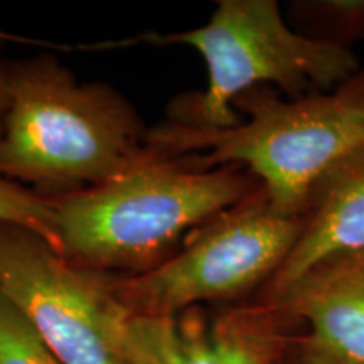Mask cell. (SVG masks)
Wrapping results in <instances>:
<instances>
[{"label": "cell", "mask_w": 364, "mask_h": 364, "mask_svg": "<svg viewBox=\"0 0 364 364\" xmlns=\"http://www.w3.org/2000/svg\"><path fill=\"white\" fill-rule=\"evenodd\" d=\"M0 46H2V41H0ZM7 78H9V63H4L2 59H0V134H2L4 120H6V113L9 107Z\"/></svg>", "instance_id": "cell-14"}, {"label": "cell", "mask_w": 364, "mask_h": 364, "mask_svg": "<svg viewBox=\"0 0 364 364\" xmlns=\"http://www.w3.org/2000/svg\"><path fill=\"white\" fill-rule=\"evenodd\" d=\"M0 223L31 230L59 253L56 208L53 199L43 198L33 189L4 177H0Z\"/></svg>", "instance_id": "cell-11"}, {"label": "cell", "mask_w": 364, "mask_h": 364, "mask_svg": "<svg viewBox=\"0 0 364 364\" xmlns=\"http://www.w3.org/2000/svg\"><path fill=\"white\" fill-rule=\"evenodd\" d=\"M241 122L231 129H193L164 122L147 144L184 156L198 169L238 166L257 177L273 211L304 216L314 191L364 145V66L338 88L287 98L260 86L235 100Z\"/></svg>", "instance_id": "cell-3"}, {"label": "cell", "mask_w": 364, "mask_h": 364, "mask_svg": "<svg viewBox=\"0 0 364 364\" xmlns=\"http://www.w3.org/2000/svg\"><path fill=\"white\" fill-rule=\"evenodd\" d=\"M358 250H364V145L314 191L302 231L262 299L275 302L311 268Z\"/></svg>", "instance_id": "cell-9"}, {"label": "cell", "mask_w": 364, "mask_h": 364, "mask_svg": "<svg viewBox=\"0 0 364 364\" xmlns=\"http://www.w3.org/2000/svg\"><path fill=\"white\" fill-rule=\"evenodd\" d=\"M0 364H61L39 332L0 294Z\"/></svg>", "instance_id": "cell-12"}, {"label": "cell", "mask_w": 364, "mask_h": 364, "mask_svg": "<svg viewBox=\"0 0 364 364\" xmlns=\"http://www.w3.org/2000/svg\"><path fill=\"white\" fill-rule=\"evenodd\" d=\"M295 322L260 299L216 309L194 306L171 316L127 317L124 364H280Z\"/></svg>", "instance_id": "cell-7"}, {"label": "cell", "mask_w": 364, "mask_h": 364, "mask_svg": "<svg viewBox=\"0 0 364 364\" xmlns=\"http://www.w3.org/2000/svg\"><path fill=\"white\" fill-rule=\"evenodd\" d=\"M275 304L307 324L316 351L336 364H364V250L318 263Z\"/></svg>", "instance_id": "cell-8"}, {"label": "cell", "mask_w": 364, "mask_h": 364, "mask_svg": "<svg viewBox=\"0 0 364 364\" xmlns=\"http://www.w3.org/2000/svg\"><path fill=\"white\" fill-rule=\"evenodd\" d=\"M260 189L243 167L198 169L184 156L149 147L115 179L53 199L59 255L88 270L140 275L169 260L196 228Z\"/></svg>", "instance_id": "cell-2"}, {"label": "cell", "mask_w": 364, "mask_h": 364, "mask_svg": "<svg viewBox=\"0 0 364 364\" xmlns=\"http://www.w3.org/2000/svg\"><path fill=\"white\" fill-rule=\"evenodd\" d=\"M289 16L299 34L318 43L351 49L364 39V0H299Z\"/></svg>", "instance_id": "cell-10"}, {"label": "cell", "mask_w": 364, "mask_h": 364, "mask_svg": "<svg viewBox=\"0 0 364 364\" xmlns=\"http://www.w3.org/2000/svg\"><path fill=\"white\" fill-rule=\"evenodd\" d=\"M184 44L208 66L204 91L171 103L167 122L193 129H231L241 122L235 100L260 86L279 88L287 98L326 93L361 70L351 49L299 34L282 16L277 0H218L211 19L182 33H149L117 46Z\"/></svg>", "instance_id": "cell-4"}, {"label": "cell", "mask_w": 364, "mask_h": 364, "mask_svg": "<svg viewBox=\"0 0 364 364\" xmlns=\"http://www.w3.org/2000/svg\"><path fill=\"white\" fill-rule=\"evenodd\" d=\"M282 361L284 364H336L324 354L316 351L306 338H294Z\"/></svg>", "instance_id": "cell-13"}, {"label": "cell", "mask_w": 364, "mask_h": 364, "mask_svg": "<svg viewBox=\"0 0 364 364\" xmlns=\"http://www.w3.org/2000/svg\"><path fill=\"white\" fill-rule=\"evenodd\" d=\"M304 216L273 211L263 189L196 228L162 265L115 277V294L134 316L238 300L273 279L294 248Z\"/></svg>", "instance_id": "cell-5"}, {"label": "cell", "mask_w": 364, "mask_h": 364, "mask_svg": "<svg viewBox=\"0 0 364 364\" xmlns=\"http://www.w3.org/2000/svg\"><path fill=\"white\" fill-rule=\"evenodd\" d=\"M0 177L48 199L98 188L147 156L149 129L107 83H80L56 58L9 63Z\"/></svg>", "instance_id": "cell-1"}, {"label": "cell", "mask_w": 364, "mask_h": 364, "mask_svg": "<svg viewBox=\"0 0 364 364\" xmlns=\"http://www.w3.org/2000/svg\"><path fill=\"white\" fill-rule=\"evenodd\" d=\"M115 277L73 265L39 235L0 223V294L61 364H124L130 312L117 297Z\"/></svg>", "instance_id": "cell-6"}]
</instances>
